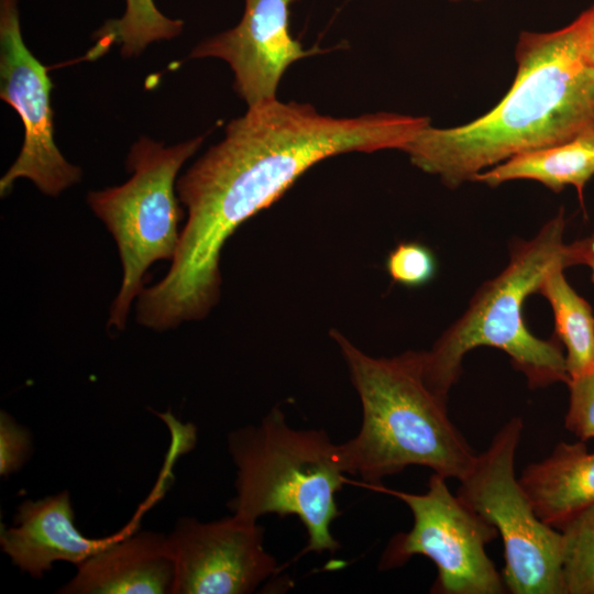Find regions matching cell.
<instances>
[{"label": "cell", "instance_id": "1", "mask_svg": "<svg viewBox=\"0 0 594 594\" xmlns=\"http://www.w3.org/2000/svg\"><path fill=\"white\" fill-rule=\"evenodd\" d=\"M429 118L392 112L337 118L278 99L248 108L176 183L187 208L167 274L143 288L136 314L157 331L206 317L220 295V255L248 219L270 207L317 163L343 153L403 150Z\"/></svg>", "mask_w": 594, "mask_h": 594}, {"label": "cell", "instance_id": "13", "mask_svg": "<svg viewBox=\"0 0 594 594\" xmlns=\"http://www.w3.org/2000/svg\"><path fill=\"white\" fill-rule=\"evenodd\" d=\"M62 594H173L175 562L167 535L119 537L76 565Z\"/></svg>", "mask_w": 594, "mask_h": 594}, {"label": "cell", "instance_id": "5", "mask_svg": "<svg viewBox=\"0 0 594 594\" xmlns=\"http://www.w3.org/2000/svg\"><path fill=\"white\" fill-rule=\"evenodd\" d=\"M227 443L237 468L232 514L253 521L294 515L308 536L301 554L339 549L331 526L340 516L336 494L346 473L340 446L324 430L293 428L273 408L257 425L231 431Z\"/></svg>", "mask_w": 594, "mask_h": 594}, {"label": "cell", "instance_id": "3", "mask_svg": "<svg viewBox=\"0 0 594 594\" xmlns=\"http://www.w3.org/2000/svg\"><path fill=\"white\" fill-rule=\"evenodd\" d=\"M362 407V424L340 443L346 474L369 487L407 466L429 468L446 479H463L476 455L448 415V398L428 384L424 351L374 358L331 331Z\"/></svg>", "mask_w": 594, "mask_h": 594}, {"label": "cell", "instance_id": "10", "mask_svg": "<svg viewBox=\"0 0 594 594\" xmlns=\"http://www.w3.org/2000/svg\"><path fill=\"white\" fill-rule=\"evenodd\" d=\"M175 562L173 594H249L278 573L264 528L234 514L179 518L167 535Z\"/></svg>", "mask_w": 594, "mask_h": 594}, {"label": "cell", "instance_id": "14", "mask_svg": "<svg viewBox=\"0 0 594 594\" xmlns=\"http://www.w3.org/2000/svg\"><path fill=\"white\" fill-rule=\"evenodd\" d=\"M519 481L537 515L559 528L594 504V452L581 440L559 442L547 458L528 464Z\"/></svg>", "mask_w": 594, "mask_h": 594}, {"label": "cell", "instance_id": "17", "mask_svg": "<svg viewBox=\"0 0 594 594\" xmlns=\"http://www.w3.org/2000/svg\"><path fill=\"white\" fill-rule=\"evenodd\" d=\"M121 18L107 21L96 33L90 59L103 54L108 47L120 44L124 57L139 55L148 44L170 40L182 33L184 22L165 16L154 0H124Z\"/></svg>", "mask_w": 594, "mask_h": 594}, {"label": "cell", "instance_id": "16", "mask_svg": "<svg viewBox=\"0 0 594 594\" xmlns=\"http://www.w3.org/2000/svg\"><path fill=\"white\" fill-rule=\"evenodd\" d=\"M563 266L552 270L540 286L549 302L556 333L565 348L570 377L594 369V315L591 305L568 283Z\"/></svg>", "mask_w": 594, "mask_h": 594}, {"label": "cell", "instance_id": "11", "mask_svg": "<svg viewBox=\"0 0 594 594\" xmlns=\"http://www.w3.org/2000/svg\"><path fill=\"white\" fill-rule=\"evenodd\" d=\"M297 0H245L240 22L197 45L191 58L223 59L234 75V89L248 108L277 99L287 68L295 62L324 53L304 48L289 28L290 6Z\"/></svg>", "mask_w": 594, "mask_h": 594}, {"label": "cell", "instance_id": "9", "mask_svg": "<svg viewBox=\"0 0 594 594\" xmlns=\"http://www.w3.org/2000/svg\"><path fill=\"white\" fill-rule=\"evenodd\" d=\"M51 89L47 67L24 44L16 0H0V97L24 127L21 152L0 180L1 197L21 177L50 196L80 180L81 170L63 157L54 142Z\"/></svg>", "mask_w": 594, "mask_h": 594}, {"label": "cell", "instance_id": "22", "mask_svg": "<svg viewBox=\"0 0 594 594\" xmlns=\"http://www.w3.org/2000/svg\"><path fill=\"white\" fill-rule=\"evenodd\" d=\"M566 255L569 265H585L591 270L594 283V233L568 243Z\"/></svg>", "mask_w": 594, "mask_h": 594}, {"label": "cell", "instance_id": "20", "mask_svg": "<svg viewBox=\"0 0 594 594\" xmlns=\"http://www.w3.org/2000/svg\"><path fill=\"white\" fill-rule=\"evenodd\" d=\"M569 406L564 426L579 440H594V369L570 377Z\"/></svg>", "mask_w": 594, "mask_h": 594}, {"label": "cell", "instance_id": "12", "mask_svg": "<svg viewBox=\"0 0 594 594\" xmlns=\"http://www.w3.org/2000/svg\"><path fill=\"white\" fill-rule=\"evenodd\" d=\"M13 525L1 528L0 547L22 573L41 579L55 562L75 566L119 537L91 539L76 524L68 491L41 499H24Z\"/></svg>", "mask_w": 594, "mask_h": 594}, {"label": "cell", "instance_id": "8", "mask_svg": "<svg viewBox=\"0 0 594 594\" xmlns=\"http://www.w3.org/2000/svg\"><path fill=\"white\" fill-rule=\"evenodd\" d=\"M446 481L432 473L422 494L391 490L382 484L371 487L400 499L414 518L409 531L389 540L380 569H394L414 556H424L437 568L432 593H505L503 575L486 552V546L498 536L496 528L453 495Z\"/></svg>", "mask_w": 594, "mask_h": 594}, {"label": "cell", "instance_id": "18", "mask_svg": "<svg viewBox=\"0 0 594 594\" xmlns=\"http://www.w3.org/2000/svg\"><path fill=\"white\" fill-rule=\"evenodd\" d=\"M562 535L565 594H594V504L566 519Z\"/></svg>", "mask_w": 594, "mask_h": 594}, {"label": "cell", "instance_id": "15", "mask_svg": "<svg viewBox=\"0 0 594 594\" xmlns=\"http://www.w3.org/2000/svg\"><path fill=\"white\" fill-rule=\"evenodd\" d=\"M594 176V128H590L564 143L516 155L474 178L490 187L509 180H536L554 193L566 186L576 189L584 210L583 191Z\"/></svg>", "mask_w": 594, "mask_h": 594}, {"label": "cell", "instance_id": "6", "mask_svg": "<svg viewBox=\"0 0 594 594\" xmlns=\"http://www.w3.org/2000/svg\"><path fill=\"white\" fill-rule=\"evenodd\" d=\"M204 136L164 146L141 138L128 155L132 176L124 184L90 191L87 201L112 234L123 268L120 292L114 299L109 327L123 330L131 304L143 289L148 267L160 260H173L178 248L183 210L175 195V179L182 165L200 147Z\"/></svg>", "mask_w": 594, "mask_h": 594}, {"label": "cell", "instance_id": "7", "mask_svg": "<svg viewBox=\"0 0 594 594\" xmlns=\"http://www.w3.org/2000/svg\"><path fill=\"white\" fill-rule=\"evenodd\" d=\"M524 424L509 419L476 455L457 495L496 528L504 544L503 579L513 594H565L561 531L543 521L515 474Z\"/></svg>", "mask_w": 594, "mask_h": 594}, {"label": "cell", "instance_id": "23", "mask_svg": "<svg viewBox=\"0 0 594 594\" xmlns=\"http://www.w3.org/2000/svg\"><path fill=\"white\" fill-rule=\"evenodd\" d=\"M581 15L584 22L583 52L588 66L594 70V4Z\"/></svg>", "mask_w": 594, "mask_h": 594}, {"label": "cell", "instance_id": "24", "mask_svg": "<svg viewBox=\"0 0 594 594\" xmlns=\"http://www.w3.org/2000/svg\"><path fill=\"white\" fill-rule=\"evenodd\" d=\"M451 1H461V0H451Z\"/></svg>", "mask_w": 594, "mask_h": 594}, {"label": "cell", "instance_id": "19", "mask_svg": "<svg viewBox=\"0 0 594 594\" xmlns=\"http://www.w3.org/2000/svg\"><path fill=\"white\" fill-rule=\"evenodd\" d=\"M386 270L395 283L419 287L433 278L437 262L428 246L418 242H402L388 254Z\"/></svg>", "mask_w": 594, "mask_h": 594}, {"label": "cell", "instance_id": "21", "mask_svg": "<svg viewBox=\"0 0 594 594\" xmlns=\"http://www.w3.org/2000/svg\"><path fill=\"white\" fill-rule=\"evenodd\" d=\"M32 436L7 411L0 414V475L19 471L32 453Z\"/></svg>", "mask_w": 594, "mask_h": 594}, {"label": "cell", "instance_id": "2", "mask_svg": "<svg viewBox=\"0 0 594 594\" xmlns=\"http://www.w3.org/2000/svg\"><path fill=\"white\" fill-rule=\"evenodd\" d=\"M583 34L581 14L553 32H521L514 82L495 108L464 125H428L402 151L454 189L516 155L594 128V70L584 56Z\"/></svg>", "mask_w": 594, "mask_h": 594}, {"label": "cell", "instance_id": "4", "mask_svg": "<svg viewBox=\"0 0 594 594\" xmlns=\"http://www.w3.org/2000/svg\"><path fill=\"white\" fill-rule=\"evenodd\" d=\"M564 231L560 209L534 238L514 243L506 267L476 290L465 312L424 351L425 377L435 392L448 398L465 354L479 346L505 352L530 388L568 382L565 355L557 340L537 338L522 318L525 300L539 292L547 275L570 266Z\"/></svg>", "mask_w": 594, "mask_h": 594}]
</instances>
